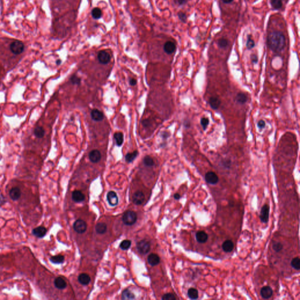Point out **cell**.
I'll list each match as a JSON object with an SVG mask.
<instances>
[{"label":"cell","mask_w":300,"mask_h":300,"mask_svg":"<svg viewBox=\"0 0 300 300\" xmlns=\"http://www.w3.org/2000/svg\"><path fill=\"white\" fill-rule=\"evenodd\" d=\"M267 41L269 48L274 52H281L285 45V36L280 31H273L269 33Z\"/></svg>","instance_id":"cell-1"},{"label":"cell","mask_w":300,"mask_h":300,"mask_svg":"<svg viewBox=\"0 0 300 300\" xmlns=\"http://www.w3.org/2000/svg\"><path fill=\"white\" fill-rule=\"evenodd\" d=\"M122 219L124 224L127 225H132L136 222L137 216L134 212L128 210L124 213Z\"/></svg>","instance_id":"cell-2"},{"label":"cell","mask_w":300,"mask_h":300,"mask_svg":"<svg viewBox=\"0 0 300 300\" xmlns=\"http://www.w3.org/2000/svg\"><path fill=\"white\" fill-rule=\"evenodd\" d=\"M10 50L15 55H20L24 50V43L19 41H15L10 45Z\"/></svg>","instance_id":"cell-3"},{"label":"cell","mask_w":300,"mask_h":300,"mask_svg":"<svg viewBox=\"0 0 300 300\" xmlns=\"http://www.w3.org/2000/svg\"><path fill=\"white\" fill-rule=\"evenodd\" d=\"M138 251L143 255L148 253L150 250V243L146 240H143L138 243L137 245Z\"/></svg>","instance_id":"cell-4"},{"label":"cell","mask_w":300,"mask_h":300,"mask_svg":"<svg viewBox=\"0 0 300 300\" xmlns=\"http://www.w3.org/2000/svg\"><path fill=\"white\" fill-rule=\"evenodd\" d=\"M97 59L100 64L106 65L109 63L111 57L110 55L106 50H100L97 54Z\"/></svg>","instance_id":"cell-5"},{"label":"cell","mask_w":300,"mask_h":300,"mask_svg":"<svg viewBox=\"0 0 300 300\" xmlns=\"http://www.w3.org/2000/svg\"><path fill=\"white\" fill-rule=\"evenodd\" d=\"M74 230L79 233H84L87 229L86 223L81 219L77 220L73 224Z\"/></svg>","instance_id":"cell-6"},{"label":"cell","mask_w":300,"mask_h":300,"mask_svg":"<svg viewBox=\"0 0 300 300\" xmlns=\"http://www.w3.org/2000/svg\"><path fill=\"white\" fill-rule=\"evenodd\" d=\"M205 178L206 182L211 185H215L219 181V178L215 172L211 171L206 173Z\"/></svg>","instance_id":"cell-7"},{"label":"cell","mask_w":300,"mask_h":300,"mask_svg":"<svg viewBox=\"0 0 300 300\" xmlns=\"http://www.w3.org/2000/svg\"><path fill=\"white\" fill-rule=\"evenodd\" d=\"M269 213H270V207L267 205H264L261 209V213L260 215V218L261 221L263 223H267L269 221Z\"/></svg>","instance_id":"cell-8"},{"label":"cell","mask_w":300,"mask_h":300,"mask_svg":"<svg viewBox=\"0 0 300 300\" xmlns=\"http://www.w3.org/2000/svg\"><path fill=\"white\" fill-rule=\"evenodd\" d=\"M107 199L109 204L113 206L117 205L118 202V198L115 192L114 191L109 192L107 195Z\"/></svg>","instance_id":"cell-9"},{"label":"cell","mask_w":300,"mask_h":300,"mask_svg":"<svg viewBox=\"0 0 300 300\" xmlns=\"http://www.w3.org/2000/svg\"><path fill=\"white\" fill-rule=\"evenodd\" d=\"M145 197L141 191L136 192L133 197V202L136 205H141L144 201Z\"/></svg>","instance_id":"cell-10"},{"label":"cell","mask_w":300,"mask_h":300,"mask_svg":"<svg viewBox=\"0 0 300 300\" xmlns=\"http://www.w3.org/2000/svg\"><path fill=\"white\" fill-rule=\"evenodd\" d=\"M89 158L91 162H92L93 163L98 162L101 159V153L99 150H93L92 151H90V152L89 153Z\"/></svg>","instance_id":"cell-11"},{"label":"cell","mask_w":300,"mask_h":300,"mask_svg":"<svg viewBox=\"0 0 300 300\" xmlns=\"http://www.w3.org/2000/svg\"><path fill=\"white\" fill-rule=\"evenodd\" d=\"M273 290L269 286H264L262 288L260 294L264 299H269L273 295Z\"/></svg>","instance_id":"cell-12"},{"label":"cell","mask_w":300,"mask_h":300,"mask_svg":"<svg viewBox=\"0 0 300 300\" xmlns=\"http://www.w3.org/2000/svg\"><path fill=\"white\" fill-rule=\"evenodd\" d=\"M91 117L93 120L100 122L104 118V114L102 111L98 109H93L91 111Z\"/></svg>","instance_id":"cell-13"},{"label":"cell","mask_w":300,"mask_h":300,"mask_svg":"<svg viewBox=\"0 0 300 300\" xmlns=\"http://www.w3.org/2000/svg\"><path fill=\"white\" fill-rule=\"evenodd\" d=\"M176 49L175 43L172 41H167L164 45V50L167 54L173 53Z\"/></svg>","instance_id":"cell-14"},{"label":"cell","mask_w":300,"mask_h":300,"mask_svg":"<svg viewBox=\"0 0 300 300\" xmlns=\"http://www.w3.org/2000/svg\"><path fill=\"white\" fill-rule=\"evenodd\" d=\"M9 195L13 201H17L21 196V191L19 188L15 187L10 190Z\"/></svg>","instance_id":"cell-15"},{"label":"cell","mask_w":300,"mask_h":300,"mask_svg":"<svg viewBox=\"0 0 300 300\" xmlns=\"http://www.w3.org/2000/svg\"><path fill=\"white\" fill-rule=\"evenodd\" d=\"M208 238V235L203 231H199L196 234V239L199 243H204L206 242Z\"/></svg>","instance_id":"cell-16"},{"label":"cell","mask_w":300,"mask_h":300,"mask_svg":"<svg viewBox=\"0 0 300 300\" xmlns=\"http://www.w3.org/2000/svg\"><path fill=\"white\" fill-rule=\"evenodd\" d=\"M46 232H47L46 229L43 226H39V227H36L34 229H33V230H32L33 234L39 238H41V237H43V236H45Z\"/></svg>","instance_id":"cell-17"},{"label":"cell","mask_w":300,"mask_h":300,"mask_svg":"<svg viewBox=\"0 0 300 300\" xmlns=\"http://www.w3.org/2000/svg\"><path fill=\"white\" fill-rule=\"evenodd\" d=\"M209 103L210 107L212 109L217 110L219 107V106L221 104V101L218 97L213 96V97H210V99L209 100Z\"/></svg>","instance_id":"cell-18"},{"label":"cell","mask_w":300,"mask_h":300,"mask_svg":"<svg viewBox=\"0 0 300 300\" xmlns=\"http://www.w3.org/2000/svg\"><path fill=\"white\" fill-rule=\"evenodd\" d=\"M54 285L55 286L59 289V290H63L66 287L67 284L66 281L61 277H57L54 281Z\"/></svg>","instance_id":"cell-19"},{"label":"cell","mask_w":300,"mask_h":300,"mask_svg":"<svg viewBox=\"0 0 300 300\" xmlns=\"http://www.w3.org/2000/svg\"><path fill=\"white\" fill-rule=\"evenodd\" d=\"M84 194L79 191H75L72 193V199L76 202H81L85 200Z\"/></svg>","instance_id":"cell-20"},{"label":"cell","mask_w":300,"mask_h":300,"mask_svg":"<svg viewBox=\"0 0 300 300\" xmlns=\"http://www.w3.org/2000/svg\"><path fill=\"white\" fill-rule=\"evenodd\" d=\"M222 249L224 252L226 253L231 252L234 249V244L230 240H227L223 242L222 245Z\"/></svg>","instance_id":"cell-21"},{"label":"cell","mask_w":300,"mask_h":300,"mask_svg":"<svg viewBox=\"0 0 300 300\" xmlns=\"http://www.w3.org/2000/svg\"><path fill=\"white\" fill-rule=\"evenodd\" d=\"M160 262V259L159 256L155 254H151L148 257V262L149 264L152 266H156L159 264Z\"/></svg>","instance_id":"cell-22"},{"label":"cell","mask_w":300,"mask_h":300,"mask_svg":"<svg viewBox=\"0 0 300 300\" xmlns=\"http://www.w3.org/2000/svg\"><path fill=\"white\" fill-rule=\"evenodd\" d=\"M78 280H79V283L80 284H82V285H88L89 284V283L90 282V277L88 274L83 273V274H81L79 276Z\"/></svg>","instance_id":"cell-23"},{"label":"cell","mask_w":300,"mask_h":300,"mask_svg":"<svg viewBox=\"0 0 300 300\" xmlns=\"http://www.w3.org/2000/svg\"><path fill=\"white\" fill-rule=\"evenodd\" d=\"M236 100L239 104H244L248 101V97L243 93H238L236 97Z\"/></svg>","instance_id":"cell-24"},{"label":"cell","mask_w":300,"mask_h":300,"mask_svg":"<svg viewBox=\"0 0 300 300\" xmlns=\"http://www.w3.org/2000/svg\"><path fill=\"white\" fill-rule=\"evenodd\" d=\"M114 138L116 144L118 146H121L123 144L124 141V137L122 133H115L114 135Z\"/></svg>","instance_id":"cell-25"},{"label":"cell","mask_w":300,"mask_h":300,"mask_svg":"<svg viewBox=\"0 0 300 300\" xmlns=\"http://www.w3.org/2000/svg\"><path fill=\"white\" fill-rule=\"evenodd\" d=\"M34 135L36 137L38 138H43L44 137L45 134V130L43 129V127L38 126V127H36L34 129Z\"/></svg>","instance_id":"cell-26"},{"label":"cell","mask_w":300,"mask_h":300,"mask_svg":"<svg viewBox=\"0 0 300 300\" xmlns=\"http://www.w3.org/2000/svg\"><path fill=\"white\" fill-rule=\"evenodd\" d=\"M138 154V152L137 151H134L132 152L131 153H128L125 157L126 161L129 163L132 162L136 159V158L137 157Z\"/></svg>","instance_id":"cell-27"},{"label":"cell","mask_w":300,"mask_h":300,"mask_svg":"<svg viewBox=\"0 0 300 300\" xmlns=\"http://www.w3.org/2000/svg\"><path fill=\"white\" fill-rule=\"evenodd\" d=\"M107 226L104 223H99L96 226V230L99 234H103L106 231Z\"/></svg>","instance_id":"cell-28"},{"label":"cell","mask_w":300,"mask_h":300,"mask_svg":"<svg viewBox=\"0 0 300 300\" xmlns=\"http://www.w3.org/2000/svg\"><path fill=\"white\" fill-rule=\"evenodd\" d=\"M188 295L192 299H196L198 298V291L194 288H191L188 291Z\"/></svg>","instance_id":"cell-29"},{"label":"cell","mask_w":300,"mask_h":300,"mask_svg":"<svg viewBox=\"0 0 300 300\" xmlns=\"http://www.w3.org/2000/svg\"><path fill=\"white\" fill-rule=\"evenodd\" d=\"M65 257L62 255H57L55 256H53L50 258V260L52 263L55 264H61L64 262Z\"/></svg>","instance_id":"cell-30"},{"label":"cell","mask_w":300,"mask_h":300,"mask_svg":"<svg viewBox=\"0 0 300 300\" xmlns=\"http://www.w3.org/2000/svg\"><path fill=\"white\" fill-rule=\"evenodd\" d=\"M92 16L95 20L100 18L102 16V11L99 8H94L92 11Z\"/></svg>","instance_id":"cell-31"},{"label":"cell","mask_w":300,"mask_h":300,"mask_svg":"<svg viewBox=\"0 0 300 300\" xmlns=\"http://www.w3.org/2000/svg\"><path fill=\"white\" fill-rule=\"evenodd\" d=\"M134 298V295L128 290H126L123 292L122 299H133Z\"/></svg>","instance_id":"cell-32"},{"label":"cell","mask_w":300,"mask_h":300,"mask_svg":"<svg viewBox=\"0 0 300 300\" xmlns=\"http://www.w3.org/2000/svg\"><path fill=\"white\" fill-rule=\"evenodd\" d=\"M291 265L292 267H293L294 269L299 270L300 269V260H299V258L298 257L294 258L292 260L291 262Z\"/></svg>","instance_id":"cell-33"},{"label":"cell","mask_w":300,"mask_h":300,"mask_svg":"<svg viewBox=\"0 0 300 300\" xmlns=\"http://www.w3.org/2000/svg\"><path fill=\"white\" fill-rule=\"evenodd\" d=\"M271 3L275 10L280 9L283 6L282 0H271Z\"/></svg>","instance_id":"cell-34"},{"label":"cell","mask_w":300,"mask_h":300,"mask_svg":"<svg viewBox=\"0 0 300 300\" xmlns=\"http://www.w3.org/2000/svg\"><path fill=\"white\" fill-rule=\"evenodd\" d=\"M143 162L147 166H152L154 165V161L150 156H145L143 159Z\"/></svg>","instance_id":"cell-35"},{"label":"cell","mask_w":300,"mask_h":300,"mask_svg":"<svg viewBox=\"0 0 300 300\" xmlns=\"http://www.w3.org/2000/svg\"><path fill=\"white\" fill-rule=\"evenodd\" d=\"M131 241H129V240H125V241H123L120 245V248L122 249V250H128L130 246H131Z\"/></svg>","instance_id":"cell-36"},{"label":"cell","mask_w":300,"mask_h":300,"mask_svg":"<svg viewBox=\"0 0 300 300\" xmlns=\"http://www.w3.org/2000/svg\"><path fill=\"white\" fill-rule=\"evenodd\" d=\"M209 124V120L208 118L203 117L201 120V125L203 128V130H206Z\"/></svg>","instance_id":"cell-37"},{"label":"cell","mask_w":300,"mask_h":300,"mask_svg":"<svg viewBox=\"0 0 300 300\" xmlns=\"http://www.w3.org/2000/svg\"><path fill=\"white\" fill-rule=\"evenodd\" d=\"M71 82L74 85H79L81 83V79L76 75H73L71 78Z\"/></svg>","instance_id":"cell-38"},{"label":"cell","mask_w":300,"mask_h":300,"mask_svg":"<svg viewBox=\"0 0 300 300\" xmlns=\"http://www.w3.org/2000/svg\"><path fill=\"white\" fill-rule=\"evenodd\" d=\"M255 41L252 39L250 35L248 36V41H247V43H246V47L248 48V49H251L255 47Z\"/></svg>","instance_id":"cell-39"},{"label":"cell","mask_w":300,"mask_h":300,"mask_svg":"<svg viewBox=\"0 0 300 300\" xmlns=\"http://www.w3.org/2000/svg\"><path fill=\"white\" fill-rule=\"evenodd\" d=\"M217 44H218V46L220 48H225V47H226L227 46V45H228V41L226 39L222 38V39H220L218 41Z\"/></svg>","instance_id":"cell-40"},{"label":"cell","mask_w":300,"mask_h":300,"mask_svg":"<svg viewBox=\"0 0 300 300\" xmlns=\"http://www.w3.org/2000/svg\"><path fill=\"white\" fill-rule=\"evenodd\" d=\"M273 250L276 252L278 253V252H280V251L282 250V249H283V245L281 243L277 242V243H276L275 244L273 245Z\"/></svg>","instance_id":"cell-41"},{"label":"cell","mask_w":300,"mask_h":300,"mask_svg":"<svg viewBox=\"0 0 300 300\" xmlns=\"http://www.w3.org/2000/svg\"><path fill=\"white\" fill-rule=\"evenodd\" d=\"M162 299H163V300H175L176 297H175V295L173 294H172L171 293H167V294H164L162 296Z\"/></svg>","instance_id":"cell-42"},{"label":"cell","mask_w":300,"mask_h":300,"mask_svg":"<svg viewBox=\"0 0 300 300\" xmlns=\"http://www.w3.org/2000/svg\"><path fill=\"white\" fill-rule=\"evenodd\" d=\"M178 16L179 20H181L182 22H186L187 20V17L185 13H184L183 12H180L178 14Z\"/></svg>","instance_id":"cell-43"},{"label":"cell","mask_w":300,"mask_h":300,"mask_svg":"<svg viewBox=\"0 0 300 300\" xmlns=\"http://www.w3.org/2000/svg\"><path fill=\"white\" fill-rule=\"evenodd\" d=\"M257 127L260 129H263L266 127L265 122L264 120H261L259 121V122L257 123Z\"/></svg>","instance_id":"cell-44"},{"label":"cell","mask_w":300,"mask_h":300,"mask_svg":"<svg viewBox=\"0 0 300 300\" xmlns=\"http://www.w3.org/2000/svg\"><path fill=\"white\" fill-rule=\"evenodd\" d=\"M150 125H151V122H150L149 120L147 119V120H143V126L144 127H148L150 126Z\"/></svg>","instance_id":"cell-45"},{"label":"cell","mask_w":300,"mask_h":300,"mask_svg":"<svg viewBox=\"0 0 300 300\" xmlns=\"http://www.w3.org/2000/svg\"><path fill=\"white\" fill-rule=\"evenodd\" d=\"M251 60H252V62L253 64H257V62H258V57H257V55H252L251 56Z\"/></svg>","instance_id":"cell-46"},{"label":"cell","mask_w":300,"mask_h":300,"mask_svg":"<svg viewBox=\"0 0 300 300\" xmlns=\"http://www.w3.org/2000/svg\"><path fill=\"white\" fill-rule=\"evenodd\" d=\"M130 84L131 86H135L137 84V80L135 79H131L130 80Z\"/></svg>","instance_id":"cell-47"},{"label":"cell","mask_w":300,"mask_h":300,"mask_svg":"<svg viewBox=\"0 0 300 300\" xmlns=\"http://www.w3.org/2000/svg\"><path fill=\"white\" fill-rule=\"evenodd\" d=\"M176 2L179 5H183L186 3V0H176Z\"/></svg>","instance_id":"cell-48"},{"label":"cell","mask_w":300,"mask_h":300,"mask_svg":"<svg viewBox=\"0 0 300 300\" xmlns=\"http://www.w3.org/2000/svg\"><path fill=\"white\" fill-rule=\"evenodd\" d=\"M173 197H174V198H175V199L178 200V199H180V198H181V196H180V195H179V194H175L174 195Z\"/></svg>","instance_id":"cell-49"},{"label":"cell","mask_w":300,"mask_h":300,"mask_svg":"<svg viewBox=\"0 0 300 300\" xmlns=\"http://www.w3.org/2000/svg\"><path fill=\"white\" fill-rule=\"evenodd\" d=\"M169 136V134L168 133H166V132H164L163 134H162V137L164 138H168V137Z\"/></svg>","instance_id":"cell-50"},{"label":"cell","mask_w":300,"mask_h":300,"mask_svg":"<svg viewBox=\"0 0 300 300\" xmlns=\"http://www.w3.org/2000/svg\"><path fill=\"white\" fill-rule=\"evenodd\" d=\"M222 1L226 4H229V3H230L231 2H232L233 0H222Z\"/></svg>","instance_id":"cell-51"},{"label":"cell","mask_w":300,"mask_h":300,"mask_svg":"<svg viewBox=\"0 0 300 300\" xmlns=\"http://www.w3.org/2000/svg\"><path fill=\"white\" fill-rule=\"evenodd\" d=\"M61 62H62V61H61V60H60V59H58V60H57V61H56V65H59L60 64H61Z\"/></svg>","instance_id":"cell-52"},{"label":"cell","mask_w":300,"mask_h":300,"mask_svg":"<svg viewBox=\"0 0 300 300\" xmlns=\"http://www.w3.org/2000/svg\"><path fill=\"white\" fill-rule=\"evenodd\" d=\"M1 197H0V203H1Z\"/></svg>","instance_id":"cell-53"}]
</instances>
